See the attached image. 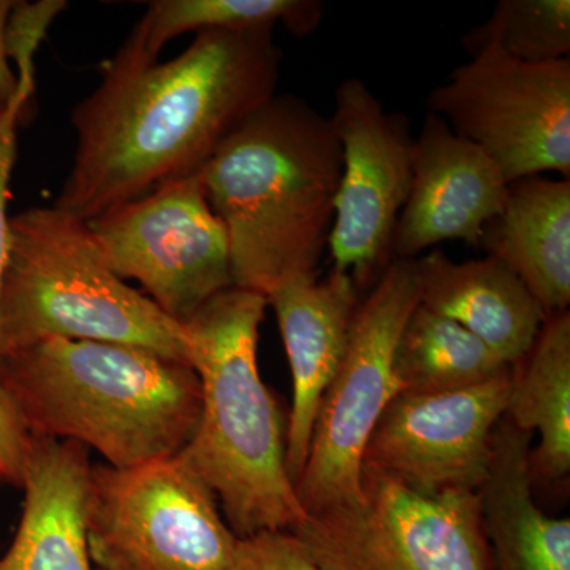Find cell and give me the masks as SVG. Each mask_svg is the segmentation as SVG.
<instances>
[{"instance_id":"30bf717a","label":"cell","mask_w":570,"mask_h":570,"mask_svg":"<svg viewBox=\"0 0 570 570\" xmlns=\"http://www.w3.org/2000/svg\"><path fill=\"white\" fill-rule=\"evenodd\" d=\"M86 224L112 273L140 283L181 324L234 287L227 232L208 204L198 171Z\"/></svg>"},{"instance_id":"277c9868","label":"cell","mask_w":570,"mask_h":570,"mask_svg":"<svg viewBox=\"0 0 570 570\" xmlns=\"http://www.w3.org/2000/svg\"><path fill=\"white\" fill-rule=\"evenodd\" d=\"M268 299L230 287L184 322L202 387L197 430L179 452L238 539L292 532L307 519L285 466L284 417L257 363Z\"/></svg>"},{"instance_id":"e0dca14e","label":"cell","mask_w":570,"mask_h":570,"mask_svg":"<svg viewBox=\"0 0 570 570\" xmlns=\"http://www.w3.org/2000/svg\"><path fill=\"white\" fill-rule=\"evenodd\" d=\"M479 247L519 277L547 317L569 311L570 179L509 183L505 204L483 228Z\"/></svg>"},{"instance_id":"ba28073f","label":"cell","mask_w":570,"mask_h":570,"mask_svg":"<svg viewBox=\"0 0 570 570\" xmlns=\"http://www.w3.org/2000/svg\"><path fill=\"white\" fill-rule=\"evenodd\" d=\"M352 508L292 534L322 570H491L479 491L425 494L370 466Z\"/></svg>"},{"instance_id":"83f0119b","label":"cell","mask_w":570,"mask_h":570,"mask_svg":"<svg viewBox=\"0 0 570 570\" xmlns=\"http://www.w3.org/2000/svg\"><path fill=\"white\" fill-rule=\"evenodd\" d=\"M3 115H6V104L0 102V130H2Z\"/></svg>"},{"instance_id":"f1b7e54d","label":"cell","mask_w":570,"mask_h":570,"mask_svg":"<svg viewBox=\"0 0 570 570\" xmlns=\"http://www.w3.org/2000/svg\"><path fill=\"white\" fill-rule=\"evenodd\" d=\"M0 482H3V480H2V475H0Z\"/></svg>"},{"instance_id":"4316f807","label":"cell","mask_w":570,"mask_h":570,"mask_svg":"<svg viewBox=\"0 0 570 570\" xmlns=\"http://www.w3.org/2000/svg\"><path fill=\"white\" fill-rule=\"evenodd\" d=\"M14 7V0H0V102L9 104L17 92V75L11 69L6 52V26L10 11Z\"/></svg>"},{"instance_id":"9c48e42d","label":"cell","mask_w":570,"mask_h":570,"mask_svg":"<svg viewBox=\"0 0 570 570\" xmlns=\"http://www.w3.org/2000/svg\"><path fill=\"white\" fill-rule=\"evenodd\" d=\"M428 111L482 149L508 183L547 171L570 179V59L524 63L485 48L431 91Z\"/></svg>"},{"instance_id":"8fae6325","label":"cell","mask_w":570,"mask_h":570,"mask_svg":"<svg viewBox=\"0 0 570 570\" xmlns=\"http://www.w3.org/2000/svg\"><path fill=\"white\" fill-rule=\"evenodd\" d=\"M330 122L343 168L328 250L333 272L351 276L362 294L395 261L393 236L411 189L415 137L406 116L385 110L360 78L337 85Z\"/></svg>"},{"instance_id":"52a82bcc","label":"cell","mask_w":570,"mask_h":570,"mask_svg":"<svg viewBox=\"0 0 570 570\" xmlns=\"http://www.w3.org/2000/svg\"><path fill=\"white\" fill-rule=\"evenodd\" d=\"M86 524L97 570H230L238 546L212 489L179 453L92 466Z\"/></svg>"},{"instance_id":"ac0fdd59","label":"cell","mask_w":570,"mask_h":570,"mask_svg":"<svg viewBox=\"0 0 570 570\" xmlns=\"http://www.w3.org/2000/svg\"><path fill=\"white\" fill-rule=\"evenodd\" d=\"M531 433L502 417L480 494L483 532L498 570H570V520L553 519L534 501Z\"/></svg>"},{"instance_id":"44dd1931","label":"cell","mask_w":570,"mask_h":570,"mask_svg":"<svg viewBox=\"0 0 570 570\" xmlns=\"http://www.w3.org/2000/svg\"><path fill=\"white\" fill-rule=\"evenodd\" d=\"M510 367L464 326L422 305L415 307L397 341L395 373L403 393L468 389Z\"/></svg>"},{"instance_id":"8992f818","label":"cell","mask_w":570,"mask_h":570,"mask_svg":"<svg viewBox=\"0 0 570 570\" xmlns=\"http://www.w3.org/2000/svg\"><path fill=\"white\" fill-rule=\"evenodd\" d=\"M419 305L415 261L395 258L356 307L346 352L322 397L305 468L295 483L307 517L358 504L367 441L401 393L397 341Z\"/></svg>"},{"instance_id":"7a4b0ae2","label":"cell","mask_w":570,"mask_h":570,"mask_svg":"<svg viewBox=\"0 0 570 570\" xmlns=\"http://www.w3.org/2000/svg\"><path fill=\"white\" fill-rule=\"evenodd\" d=\"M341 168L330 118L292 94H276L217 146L198 174L227 232L235 287L268 296L317 279Z\"/></svg>"},{"instance_id":"7c38bea8","label":"cell","mask_w":570,"mask_h":570,"mask_svg":"<svg viewBox=\"0 0 570 570\" xmlns=\"http://www.w3.org/2000/svg\"><path fill=\"white\" fill-rule=\"evenodd\" d=\"M512 379L513 366L468 389L397 393L367 441L363 466L420 493L479 491L489 479Z\"/></svg>"},{"instance_id":"4fadbf2b","label":"cell","mask_w":570,"mask_h":570,"mask_svg":"<svg viewBox=\"0 0 570 570\" xmlns=\"http://www.w3.org/2000/svg\"><path fill=\"white\" fill-rule=\"evenodd\" d=\"M508 193L493 160L428 111L415 137L411 189L397 217L393 257L415 261L445 242L479 247Z\"/></svg>"},{"instance_id":"9a60e30c","label":"cell","mask_w":570,"mask_h":570,"mask_svg":"<svg viewBox=\"0 0 570 570\" xmlns=\"http://www.w3.org/2000/svg\"><path fill=\"white\" fill-rule=\"evenodd\" d=\"M86 445L33 438L17 534L0 570H92L88 549L91 460Z\"/></svg>"},{"instance_id":"cb8c5ba5","label":"cell","mask_w":570,"mask_h":570,"mask_svg":"<svg viewBox=\"0 0 570 570\" xmlns=\"http://www.w3.org/2000/svg\"><path fill=\"white\" fill-rule=\"evenodd\" d=\"M230 570H322L292 532L238 539Z\"/></svg>"},{"instance_id":"d6986e66","label":"cell","mask_w":570,"mask_h":570,"mask_svg":"<svg viewBox=\"0 0 570 570\" xmlns=\"http://www.w3.org/2000/svg\"><path fill=\"white\" fill-rule=\"evenodd\" d=\"M505 417L540 434L531 450L532 485L562 482L570 472V313L547 317L530 354L513 366Z\"/></svg>"},{"instance_id":"5b68a950","label":"cell","mask_w":570,"mask_h":570,"mask_svg":"<svg viewBox=\"0 0 570 570\" xmlns=\"http://www.w3.org/2000/svg\"><path fill=\"white\" fill-rule=\"evenodd\" d=\"M47 340L126 344L193 366L186 326L112 273L86 220L37 206L10 217L0 355Z\"/></svg>"},{"instance_id":"d4e9b609","label":"cell","mask_w":570,"mask_h":570,"mask_svg":"<svg viewBox=\"0 0 570 570\" xmlns=\"http://www.w3.org/2000/svg\"><path fill=\"white\" fill-rule=\"evenodd\" d=\"M31 97L17 88V92L6 105L2 130H0V284H2L7 254H9L10 179L14 160H17V127Z\"/></svg>"},{"instance_id":"5bb4252c","label":"cell","mask_w":570,"mask_h":570,"mask_svg":"<svg viewBox=\"0 0 570 570\" xmlns=\"http://www.w3.org/2000/svg\"><path fill=\"white\" fill-rule=\"evenodd\" d=\"M266 299L275 309L294 382L285 466L295 485L305 468L318 406L346 352L362 298L351 276L332 269L322 281L281 285Z\"/></svg>"},{"instance_id":"2e32d148","label":"cell","mask_w":570,"mask_h":570,"mask_svg":"<svg viewBox=\"0 0 570 570\" xmlns=\"http://www.w3.org/2000/svg\"><path fill=\"white\" fill-rule=\"evenodd\" d=\"M415 266L420 305L464 326L508 365L527 358L547 316L508 266L489 255L460 264L438 247Z\"/></svg>"},{"instance_id":"484cf974","label":"cell","mask_w":570,"mask_h":570,"mask_svg":"<svg viewBox=\"0 0 570 570\" xmlns=\"http://www.w3.org/2000/svg\"><path fill=\"white\" fill-rule=\"evenodd\" d=\"M32 436L7 390L0 385V475L21 487Z\"/></svg>"},{"instance_id":"7402d4cb","label":"cell","mask_w":570,"mask_h":570,"mask_svg":"<svg viewBox=\"0 0 570 570\" xmlns=\"http://www.w3.org/2000/svg\"><path fill=\"white\" fill-rule=\"evenodd\" d=\"M469 56L494 48L524 63L570 59L569 0H499L489 20L464 33Z\"/></svg>"},{"instance_id":"6da1fadb","label":"cell","mask_w":570,"mask_h":570,"mask_svg":"<svg viewBox=\"0 0 570 570\" xmlns=\"http://www.w3.org/2000/svg\"><path fill=\"white\" fill-rule=\"evenodd\" d=\"M281 63L273 26L197 32L168 62L111 59L71 111L77 148L56 208L91 220L200 170L276 96Z\"/></svg>"},{"instance_id":"ffe728a7","label":"cell","mask_w":570,"mask_h":570,"mask_svg":"<svg viewBox=\"0 0 570 570\" xmlns=\"http://www.w3.org/2000/svg\"><path fill=\"white\" fill-rule=\"evenodd\" d=\"M324 20L318 0H156L135 26L115 61L153 63L168 41L187 32L283 24L295 37L316 32Z\"/></svg>"},{"instance_id":"3957f363","label":"cell","mask_w":570,"mask_h":570,"mask_svg":"<svg viewBox=\"0 0 570 570\" xmlns=\"http://www.w3.org/2000/svg\"><path fill=\"white\" fill-rule=\"evenodd\" d=\"M0 385L31 436L80 442L112 468L178 455L200 420L194 367L126 344L41 341L0 355Z\"/></svg>"},{"instance_id":"603a6c76","label":"cell","mask_w":570,"mask_h":570,"mask_svg":"<svg viewBox=\"0 0 570 570\" xmlns=\"http://www.w3.org/2000/svg\"><path fill=\"white\" fill-rule=\"evenodd\" d=\"M67 9L63 0L40 2H14L6 26V52L17 67L18 88L33 96L36 89V52L47 36L48 28L61 11Z\"/></svg>"}]
</instances>
